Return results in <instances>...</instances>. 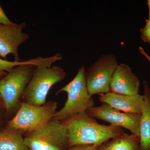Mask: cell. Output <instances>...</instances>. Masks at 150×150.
I'll use <instances>...</instances> for the list:
<instances>
[{"label":"cell","mask_w":150,"mask_h":150,"mask_svg":"<svg viewBox=\"0 0 150 150\" xmlns=\"http://www.w3.org/2000/svg\"><path fill=\"white\" fill-rule=\"evenodd\" d=\"M62 59L59 54L47 58L38 57L26 60L8 72L0 79V97L5 109L10 110L18 104L36 67H51Z\"/></svg>","instance_id":"obj_1"},{"label":"cell","mask_w":150,"mask_h":150,"mask_svg":"<svg viewBox=\"0 0 150 150\" xmlns=\"http://www.w3.org/2000/svg\"><path fill=\"white\" fill-rule=\"evenodd\" d=\"M141 38L145 43H150V18L146 20L144 27L140 30Z\"/></svg>","instance_id":"obj_16"},{"label":"cell","mask_w":150,"mask_h":150,"mask_svg":"<svg viewBox=\"0 0 150 150\" xmlns=\"http://www.w3.org/2000/svg\"><path fill=\"white\" fill-rule=\"evenodd\" d=\"M23 135L20 131L13 129L0 132V150H29Z\"/></svg>","instance_id":"obj_13"},{"label":"cell","mask_w":150,"mask_h":150,"mask_svg":"<svg viewBox=\"0 0 150 150\" xmlns=\"http://www.w3.org/2000/svg\"><path fill=\"white\" fill-rule=\"evenodd\" d=\"M7 74V72L0 73V78L4 76H5V75H6Z\"/></svg>","instance_id":"obj_21"},{"label":"cell","mask_w":150,"mask_h":150,"mask_svg":"<svg viewBox=\"0 0 150 150\" xmlns=\"http://www.w3.org/2000/svg\"><path fill=\"white\" fill-rule=\"evenodd\" d=\"M98 146L94 145H87V146H76L71 147L70 149L66 150H96Z\"/></svg>","instance_id":"obj_18"},{"label":"cell","mask_w":150,"mask_h":150,"mask_svg":"<svg viewBox=\"0 0 150 150\" xmlns=\"http://www.w3.org/2000/svg\"><path fill=\"white\" fill-rule=\"evenodd\" d=\"M16 24L9 19L0 5V25L11 26Z\"/></svg>","instance_id":"obj_17"},{"label":"cell","mask_w":150,"mask_h":150,"mask_svg":"<svg viewBox=\"0 0 150 150\" xmlns=\"http://www.w3.org/2000/svg\"><path fill=\"white\" fill-rule=\"evenodd\" d=\"M26 61L10 62L0 58V73L8 72L14 68L25 63Z\"/></svg>","instance_id":"obj_15"},{"label":"cell","mask_w":150,"mask_h":150,"mask_svg":"<svg viewBox=\"0 0 150 150\" xmlns=\"http://www.w3.org/2000/svg\"><path fill=\"white\" fill-rule=\"evenodd\" d=\"M24 140L29 150H65L69 145L66 124L54 119L41 129L25 134Z\"/></svg>","instance_id":"obj_6"},{"label":"cell","mask_w":150,"mask_h":150,"mask_svg":"<svg viewBox=\"0 0 150 150\" xmlns=\"http://www.w3.org/2000/svg\"><path fill=\"white\" fill-rule=\"evenodd\" d=\"M147 4L149 10V18H150V0H148Z\"/></svg>","instance_id":"obj_20"},{"label":"cell","mask_w":150,"mask_h":150,"mask_svg":"<svg viewBox=\"0 0 150 150\" xmlns=\"http://www.w3.org/2000/svg\"><path fill=\"white\" fill-rule=\"evenodd\" d=\"M99 100L102 103L109 105L113 108L122 112L141 114L144 97L143 95L139 93L130 96L109 92L100 94Z\"/></svg>","instance_id":"obj_11"},{"label":"cell","mask_w":150,"mask_h":150,"mask_svg":"<svg viewBox=\"0 0 150 150\" xmlns=\"http://www.w3.org/2000/svg\"><path fill=\"white\" fill-rule=\"evenodd\" d=\"M96 150H101L100 149H97Z\"/></svg>","instance_id":"obj_24"},{"label":"cell","mask_w":150,"mask_h":150,"mask_svg":"<svg viewBox=\"0 0 150 150\" xmlns=\"http://www.w3.org/2000/svg\"><path fill=\"white\" fill-rule=\"evenodd\" d=\"M2 106H4V107L2 100L1 98V97H0V108Z\"/></svg>","instance_id":"obj_22"},{"label":"cell","mask_w":150,"mask_h":150,"mask_svg":"<svg viewBox=\"0 0 150 150\" xmlns=\"http://www.w3.org/2000/svg\"><path fill=\"white\" fill-rule=\"evenodd\" d=\"M57 103L50 101L41 106L22 102L16 115L8 123V129L26 134L41 129L54 118L57 112Z\"/></svg>","instance_id":"obj_5"},{"label":"cell","mask_w":150,"mask_h":150,"mask_svg":"<svg viewBox=\"0 0 150 150\" xmlns=\"http://www.w3.org/2000/svg\"><path fill=\"white\" fill-rule=\"evenodd\" d=\"M26 26L25 22L11 26L0 25V57L2 59L6 60L8 55L12 54L15 61H21L18 47L29 38L28 33L22 32Z\"/></svg>","instance_id":"obj_9"},{"label":"cell","mask_w":150,"mask_h":150,"mask_svg":"<svg viewBox=\"0 0 150 150\" xmlns=\"http://www.w3.org/2000/svg\"><path fill=\"white\" fill-rule=\"evenodd\" d=\"M143 85L144 101L141 114L139 140L141 150H146L150 146V88L146 81Z\"/></svg>","instance_id":"obj_12"},{"label":"cell","mask_w":150,"mask_h":150,"mask_svg":"<svg viewBox=\"0 0 150 150\" xmlns=\"http://www.w3.org/2000/svg\"><path fill=\"white\" fill-rule=\"evenodd\" d=\"M118 64L112 54L103 55L86 71V85L91 96L110 92L113 74Z\"/></svg>","instance_id":"obj_7"},{"label":"cell","mask_w":150,"mask_h":150,"mask_svg":"<svg viewBox=\"0 0 150 150\" xmlns=\"http://www.w3.org/2000/svg\"><path fill=\"white\" fill-rule=\"evenodd\" d=\"M101 150H141L139 138L123 133L100 149Z\"/></svg>","instance_id":"obj_14"},{"label":"cell","mask_w":150,"mask_h":150,"mask_svg":"<svg viewBox=\"0 0 150 150\" xmlns=\"http://www.w3.org/2000/svg\"><path fill=\"white\" fill-rule=\"evenodd\" d=\"M64 122L67 126L68 143L71 147L80 145L99 146L124 133L121 127L99 124L86 112Z\"/></svg>","instance_id":"obj_2"},{"label":"cell","mask_w":150,"mask_h":150,"mask_svg":"<svg viewBox=\"0 0 150 150\" xmlns=\"http://www.w3.org/2000/svg\"><path fill=\"white\" fill-rule=\"evenodd\" d=\"M85 74V68L81 66L72 80L57 92V94L67 93L68 98L64 107L57 111L53 119L64 122L94 106V100L87 89Z\"/></svg>","instance_id":"obj_3"},{"label":"cell","mask_w":150,"mask_h":150,"mask_svg":"<svg viewBox=\"0 0 150 150\" xmlns=\"http://www.w3.org/2000/svg\"><path fill=\"white\" fill-rule=\"evenodd\" d=\"M139 51L140 53H141L142 55L144 56L145 58L147 59L148 61H149L150 63V56L146 53V51L144 50V48H142V47H139Z\"/></svg>","instance_id":"obj_19"},{"label":"cell","mask_w":150,"mask_h":150,"mask_svg":"<svg viewBox=\"0 0 150 150\" xmlns=\"http://www.w3.org/2000/svg\"><path fill=\"white\" fill-rule=\"evenodd\" d=\"M86 112L92 118L106 121L112 126L125 128L139 138L141 114L122 112L105 103L94 106Z\"/></svg>","instance_id":"obj_8"},{"label":"cell","mask_w":150,"mask_h":150,"mask_svg":"<svg viewBox=\"0 0 150 150\" xmlns=\"http://www.w3.org/2000/svg\"><path fill=\"white\" fill-rule=\"evenodd\" d=\"M146 150H150V146Z\"/></svg>","instance_id":"obj_23"},{"label":"cell","mask_w":150,"mask_h":150,"mask_svg":"<svg viewBox=\"0 0 150 150\" xmlns=\"http://www.w3.org/2000/svg\"><path fill=\"white\" fill-rule=\"evenodd\" d=\"M66 76L64 70L59 66L36 67L23 94V102L34 106L44 105L51 88L64 80Z\"/></svg>","instance_id":"obj_4"},{"label":"cell","mask_w":150,"mask_h":150,"mask_svg":"<svg viewBox=\"0 0 150 150\" xmlns=\"http://www.w3.org/2000/svg\"><path fill=\"white\" fill-rule=\"evenodd\" d=\"M140 81L125 64H118L112 78L110 92L117 94L134 96L139 94Z\"/></svg>","instance_id":"obj_10"}]
</instances>
